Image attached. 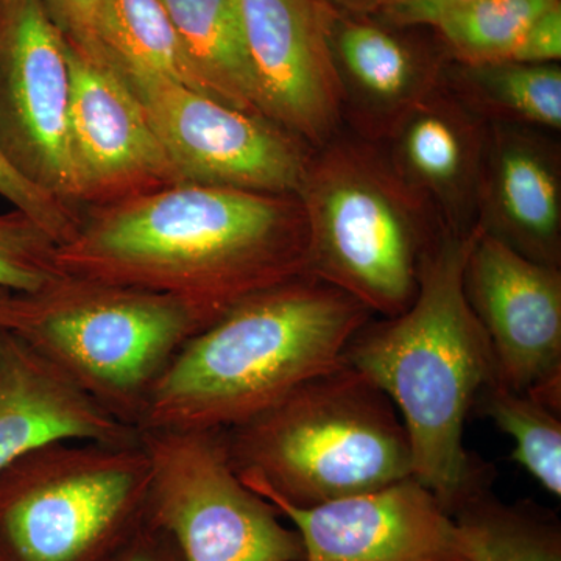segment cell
<instances>
[{
  "instance_id": "obj_1",
  "label": "cell",
  "mask_w": 561,
  "mask_h": 561,
  "mask_svg": "<svg viewBox=\"0 0 561 561\" xmlns=\"http://www.w3.org/2000/svg\"><path fill=\"white\" fill-rule=\"evenodd\" d=\"M57 264L171 295L209 327L251 295L309 275L308 221L297 195L173 184L84 209Z\"/></svg>"
},
{
  "instance_id": "obj_2",
  "label": "cell",
  "mask_w": 561,
  "mask_h": 561,
  "mask_svg": "<svg viewBox=\"0 0 561 561\" xmlns=\"http://www.w3.org/2000/svg\"><path fill=\"white\" fill-rule=\"evenodd\" d=\"M478 225L445 231L421 268L404 312L371 323L351 341L345 362L393 402L409 435L413 478L453 516L490 490L491 468L463 445L479 394L497 381L485 331L463 294V267Z\"/></svg>"
},
{
  "instance_id": "obj_3",
  "label": "cell",
  "mask_w": 561,
  "mask_h": 561,
  "mask_svg": "<svg viewBox=\"0 0 561 561\" xmlns=\"http://www.w3.org/2000/svg\"><path fill=\"white\" fill-rule=\"evenodd\" d=\"M373 313L302 275L257 291L184 343L151 390L139 431H227L345 362Z\"/></svg>"
},
{
  "instance_id": "obj_4",
  "label": "cell",
  "mask_w": 561,
  "mask_h": 561,
  "mask_svg": "<svg viewBox=\"0 0 561 561\" xmlns=\"http://www.w3.org/2000/svg\"><path fill=\"white\" fill-rule=\"evenodd\" d=\"M239 478L257 494L312 507L413 476L390 398L343 362L224 431Z\"/></svg>"
},
{
  "instance_id": "obj_5",
  "label": "cell",
  "mask_w": 561,
  "mask_h": 561,
  "mask_svg": "<svg viewBox=\"0 0 561 561\" xmlns=\"http://www.w3.org/2000/svg\"><path fill=\"white\" fill-rule=\"evenodd\" d=\"M297 197L308 221L309 275L373 316L404 312L446 230L382 147L343 128L312 150Z\"/></svg>"
},
{
  "instance_id": "obj_6",
  "label": "cell",
  "mask_w": 561,
  "mask_h": 561,
  "mask_svg": "<svg viewBox=\"0 0 561 561\" xmlns=\"http://www.w3.org/2000/svg\"><path fill=\"white\" fill-rule=\"evenodd\" d=\"M205 328L201 313L171 295L65 273L46 289L20 294L10 331L138 431L158 379Z\"/></svg>"
},
{
  "instance_id": "obj_7",
  "label": "cell",
  "mask_w": 561,
  "mask_h": 561,
  "mask_svg": "<svg viewBox=\"0 0 561 561\" xmlns=\"http://www.w3.org/2000/svg\"><path fill=\"white\" fill-rule=\"evenodd\" d=\"M138 440L44 443L0 471V561H116L146 524Z\"/></svg>"
},
{
  "instance_id": "obj_8",
  "label": "cell",
  "mask_w": 561,
  "mask_h": 561,
  "mask_svg": "<svg viewBox=\"0 0 561 561\" xmlns=\"http://www.w3.org/2000/svg\"><path fill=\"white\" fill-rule=\"evenodd\" d=\"M150 461L146 524L183 561H305L298 531L239 478L224 431H139Z\"/></svg>"
},
{
  "instance_id": "obj_9",
  "label": "cell",
  "mask_w": 561,
  "mask_h": 561,
  "mask_svg": "<svg viewBox=\"0 0 561 561\" xmlns=\"http://www.w3.org/2000/svg\"><path fill=\"white\" fill-rule=\"evenodd\" d=\"M121 77L142 102L184 183L297 195L313 150L297 136L175 81Z\"/></svg>"
},
{
  "instance_id": "obj_10",
  "label": "cell",
  "mask_w": 561,
  "mask_h": 561,
  "mask_svg": "<svg viewBox=\"0 0 561 561\" xmlns=\"http://www.w3.org/2000/svg\"><path fill=\"white\" fill-rule=\"evenodd\" d=\"M69 105L68 47L43 0H0V150L22 176L84 210Z\"/></svg>"
},
{
  "instance_id": "obj_11",
  "label": "cell",
  "mask_w": 561,
  "mask_h": 561,
  "mask_svg": "<svg viewBox=\"0 0 561 561\" xmlns=\"http://www.w3.org/2000/svg\"><path fill=\"white\" fill-rule=\"evenodd\" d=\"M265 119L316 150L343 130L332 0H234Z\"/></svg>"
},
{
  "instance_id": "obj_12",
  "label": "cell",
  "mask_w": 561,
  "mask_h": 561,
  "mask_svg": "<svg viewBox=\"0 0 561 561\" xmlns=\"http://www.w3.org/2000/svg\"><path fill=\"white\" fill-rule=\"evenodd\" d=\"M66 47L69 150L83 209L184 183L127 81L68 41Z\"/></svg>"
},
{
  "instance_id": "obj_13",
  "label": "cell",
  "mask_w": 561,
  "mask_h": 561,
  "mask_svg": "<svg viewBox=\"0 0 561 561\" xmlns=\"http://www.w3.org/2000/svg\"><path fill=\"white\" fill-rule=\"evenodd\" d=\"M260 496L298 531L305 561H470L459 524L413 476L312 507Z\"/></svg>"
},
{
  "instance_id": "obj_14",
  "label": "cell",
  "mask_w": 561,
  "mask_h": 561,
  "mask_svg": "<svg viewBox=\"0 0 561 561\" xmlns=\"http://www.w3.org/2000/svg\"><path fill=\"white\" fill-rule=\"evenodd\" d=\"M463 294L493 348L497 381L529 391L561 376V267L523 256L478 225Z\"/></svg>"
},
{
  "instance_id": "obj_15",
  "label": "cell",
  "mask_w": 561,
  "mask_h": 561,
  "mask_svg": "<svg viewBox=\"0 0 561 561\" xmlns=\"http://www.w3.org/2000/svg\"><path fill=\"white\" fill-rule=\"evenodd\" d=\"M478 225L523 256L561 267V144L557 133L489 124Z\"/></svg>"
},
{
  "instance_id": "obj_16",
  "label": "cell",
  "mask_w": 561,
  "mask_h": 561,
  "mask_svg": "<svg viewBox=\"0 0 561 561\" xmlns=\"http://www.w3.org/2000/svg\"><path fill=\"white\" fill-rule=\"evenodd\" d=\"M486 128L443 81L379 144L401 179L453 234H468L478 225Z\"/></svg>"
},
{
  "instance_id": "obj_17",
  "label": "cell",
  "mask_w": 561,
  "mask_h": 561,
  "mask_svg": "<svg viewBox=\"0 0 561 561\" xmlns=\"http://www.w3.org/2000/svg\"><path fill=\"white\" fill-rule=\"evenodd\" d=\"M332 51L343 95V127L382 144L398 122L437 90L449 65L445 51L416 46L381 21L342 18Z\"/></svg>"
},
{
  "instance_id": "obj_18",
  "label": "cell",
  "mask_w": 561,
  "mask_h": 561,
  "mask_svg": "<svg viewBox=\"0 0 561 561\" xmlns=\"http://www.w3.org/2000/svg\"><path fill=\"white\" fill-rule=\"evenodd\" d=\"M138 437V431L99 408L13 331L0 330V471L44 443Z\"/></svg>"
},
{
  "instance_id": "obj_19",
  "label": "cell",
  "mask_w": 561,
  "mask_h": 561,
  "mask_svg": "<svg viewBox=\"0 0 561 561\" xmlns=\"http://www.w3.org/2000/svg\"><path fill=\"white\" fill-rule=\"evenodd\" d=\"M214 101L262 116L234 0H161Z\"/></svg>"
},
{
  "instance_id": "obj_20",
  "label": "cell",
  "mask_w": 561,
  "mask_h": 561,
  "mask_svg": "<svg viewBox=\"0 0 561 561\" xmlns=\"http://www.w3.org/2000/svg\"><path fill=\"white\" fill-rule=\"evenodd\" d=\"M445 87L486 124H512L561 130V68L500 61L460 65L449 61Z\"/></svg>"
},
{
  "instance_id": "obj_21",
  "label": "cell",
  "mask_w": 561,
  "mask_h": 561,
  "mask_svg": "<svg viewBox=\"0 0 561 561\" xmlns=\"http://www.w3.org/2000/svg\"><path fill=\"white\" fill-rule=\"evenodd\" d=\"M101 38L121 76L162 77L210 98L161 0H102Z\"/></svg>"
},
{
  "instance_id": "obj_22",
  "label": "cell",
  "mask_w": 561,
  "mask_h": 561,
  "mask_svg": "<svg viewBox=\"0 0 561 561\" xmlns=\"http://www.w3.org/2000/svg\"><path fill=\"white\" fill-rule=\"evenodd\" d=\"M470 561H561V526L553 513L531 504H505L483 491L454 515Z\"/></svg>"
},
{
  "instance_id": "obj_23",
  "label": "cell",
  "mask_w": 561,
  "mask_h": 561,
  "mask_svg": "<svg viewBox=\"0 0 561 561\" xmlns=\"http://www.w3.org/2000/svg\"><path fill=\"white\" fill-rule=\"evenodd\" d=\"M561 0H478L434 25L449 61H511L531 22Z\"/></svg>"
},
{
  "instance_id": "obj_24",
  "label": "cell",
  "mask_w": 561,
  "mask_h": 561,
  "mask_svg": "<svg viewBox=\"0 0 561 561\" xmlns=\"http://www.w3.org/2000/svg\"><path fill=\"white\" fill-rule=\"evenodd\" d=\"M474 411L511 435L513 459L552 496H561L560 412L500 381L479 394Z\"/></svg>"
},
{
  "instance_id": "obj_25",
  "label": "cell",
  "mask_w": 561,
  "mask_h": 561,
  "mask_svg": "<svg viewBox=\"0 0 561 561\" xmlns=\"http://www.w3.org/2000/svg\"><path fill=\"white\" fill-rule=\"evenodd\" d=\"M65 275L57 264V245L27 214H0V287L35 294Z\"/></svg>"
},
{
  "instance_id": "obj_26",
  "label": "cell",
  "mask_w": 561,
  "mask_h": 561,
  "mask_svg": "<svg viewBox=\"0 0 561 561\" xmlns=\"http://www.w3.org/2000/svg\"><path fill=\"white\" fill-rule=\"evenodd\" d=\"M0 197L5 198L13 209L21 210L35 220L57 247L72 241L83 224L84 210L73 208L22 176L10 164L2 150H0Z\"/></svg>"
},
{
  "instance_id": "obj_27",
  "label": "cell",
  "mask_w": 561,
  "mask_h": 561,
  "mask_svg": "<svg viewBox=\"0 0 561 561\" xmlns=\"http://www.w3.org/2000/svg\"><path fill=\"white\" fill-rule=\"evenodd\" d=\"M43 3L70 46L92 61L111 66L101 38L102 0H43Z\"/></svg>"
},
{
  "instance_id": "obj_28",
  "label": "cell",
  "mask_w": 561,
  "mask_h": 561,
  "mask_svg": "<svg viewBox=\"0 0 561 561\" xmlns=\"http://www.w3.org/2000/svg\"><path fill=\"white\" fill-rule=\"evenodd\" d=\"M472 2L478 0H379L368 11L390 27L432 28L446 14Z\"/></svg>"
},
{
  "instance_id": "obj_29",
  "label": "cell",
  "mask_w": 561,
  "mask_h": 561,
  "mask_svg": "<svg viewBox=\"0 0 561 561\" xmlns=\"http://www.w3.org/2000/svg\"><path fill=\"white\" fill-rule=\"evenodd\" d=\"M561 60V2L540 14L522 43L516 47L511 61L526 65H553Z\"/></svg>"
},
{
  "instance_id": "obj_30",
  "label": "cell",
  "mask_w": 561,
  "mask_h": 561,
  "mask_svg": "<svg viewBox=\"0 0 561 561\" xmlns=\"http://www.w3.org/2000/svg\"><path fill=\"white\" fill-rule=\"evenodd\" d=\"M116 561H183L171 538L144 524Z\"/></svg>"
},
{
  "instance_id": "obj_31",
  "label": "cell",
  "mask_w": 561,
  "mask_h": 561,
  "mask_svg": "<svg viewBox=\"0 0 561 561\" xmlns=\"http://www.w3.org/2000/svg\"><path fill=\"white\" fill-rule=\"evenodd\" d=\"M20 294L0 287V330H11L16 317Z\"/></svg>"
},
{
  "instance_id": "obj_32",
  "label": "cell",
  "mask_w": 561,
  "mask_h": 561,
  "mask_svg": "<svg viewBox=\"0 0 561 561\" xmlns=\"http://www.w3.org/2000/svg\"><path fill=\"white\" fill-rule=\"evenodd\" d=\"M341 3H345V5L353 7V9L359 10H370L376 2L379 0H339Z\"/></svg>"
}]
</instances>
